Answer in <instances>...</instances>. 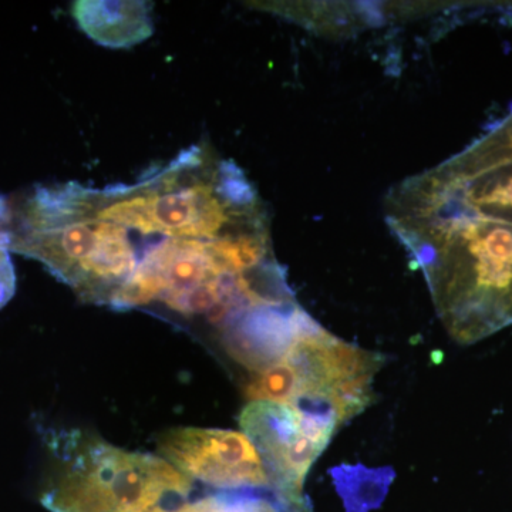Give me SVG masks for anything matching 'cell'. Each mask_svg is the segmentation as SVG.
Listing matches in <instances>:
<instances>
[{
  "label": "cell",
  "instance_id": "cell-1",
  "mask_svg": "<svg viewBox=\"0 0 512 512\" xmlns=\"http://www.w3.org/2000/svg\"><path fill=\"white\" fill-rule=\"evenodd\" d=\"M386 220L451 338L471 345L512 325V225L400 205H386Z\"/></svg>",
  "mask_w": 512,
  "mask_h": 512
},
{
  "label": "cell",
  "instance_id": "cell-2",
  "mask_svg": "<svg viewBox=\"0 0 512 512\" xmlns=\"http://www.w3.org/2000/svg\"><path fill=\"white\" fill-rule=\"evenodd\" d=\"M192 491L190 477L164 458L86 440L43 493L50 512H148Z\"/></svg>",
  "mask_w": 512,
  "mask_h": 512
},
{
  "label": "cell",
  "instance_id": "cell-3",
  "mask_svg": "<svg viewBox=\"0 0 512 512\" xmlns=\"http://www.w3.org/2000/svg\"><path fill=\"white\" fill-rule=\"evenodd\" d=\"M386 202L512 225V158L485 156L468 147L446 163L402 181Z\"/></svg>",
  "mask_w": 512,
  "mask_h": 512
},
{
  "label": "cell",
  "instance_id": "cell-4",
  "mask_svg": "<svg viewBox=\"0 0 512 512\" xmlns=\"http://www.w3.org/2000/svg\"><path fill=\"white\" fill-rule=\"evenodd\" d=\"M158 450L185 476L211 487L227 491L271 488L258 450L239 431L168 430L158 439Z\"/></svg>",
  "mask_w": 512,
  "mask_h": 512
},
{
  "label": "cell",
  "instance_id": "cell-5",
  "mask_svg": "<svg viewBox=\"0 0 512 512\" xmlns=\"http://www.w3.org/2000/svg\"><path fill=\"white\" fill-rule=\"evenodd\" d=\"M239 424L264 461L271 490L285 505L305 503L303 484L322 448L302 429L295 407L274 402H251Z\"/></svg>",
  "mask_w": 512,
  "mask_h": 512
},
{
  "label": "cell",
  "instance_id": "cell-6",
  "mask_svg": "<svg viewBox=\"0 0 512 512\" xmlns=\"http://www.w3.org/2000/svg\"><path fill=\"white\" fill-rule=\"evenodd\" d=\"M308 316L298 303L248 309L222 328L225 348L251 372H264L284 359Z\"/></svg>",
  "mask_w": 512,
  "mask_h": 512
},
{
  "label": "cell",
  "instance_id": "cell-7",
  "mask_svg": "<svg viewBox=\"0 0 512 512\" xmlns=\"http://www.w3.org/2000/svg\"><path fill=\"white\" fill-rule=\"evenodd\" d=\"M153 6L134 0H79L72 13L79 28L90 39L110 49H127L140 45L154 33Z\"/></svg>",
  "mask_w": 512,
  "mask_h": 512
},
{
  "label": "cell",
  "instance_id": "cell-8",
  "mask_svg": "<svg viewBox=\"0 0 512 512\" xmlns=\"http://www.w3.org/2000/svg\"><path fill=\"white\" fill-rule=\"evenodd\" d=\"M10 234L5 224L0 225V308L13 298L16 274L10 259Z\"/></svg>",
  "mask_w": 512,
  "mask_h": 512
},
{
  "label": "cell",
  "instance_id": "cell-9",
  "mask_svg": "<svg viewBox=\"0 0 512 512\" xmlns=\"http://www.w3.org/2000/svg\"><path fill=\"white\" fill-rule=\"evenodd\" d=\"M225 507H227V504H225L224 493L204 498V512H227V508Z\"/></svg>",
  "mask_w": 512,
  "mask_h": 512
},
{
  "label": "cell",
  "instance_id": "cell-10",
  "mask_svg": "<svg viewBox=\"0 0 512 512\" xmlns=\"http://www.w3.org/2000/svg\"><path fill=\"white\" fill-rule=\"evenodd\" d=\"M9 212L8 202L0 197V225L5 224V222L8 221Z\"/></svg>",
  "mask_w": 512,
  "mask_h": 512
},
{
  "label": "cell",
  "instance_id": "cell-11",
  "mask_svg": "<svg viewBox=\"0 0 512 512\" xmlns=\"http://www.w3.org/2000/svg\"><path fill=\"white\" fill-rule=\"evenodd\" d=\"M285 507L288 512H311L309 511L308 505H306V501L302 504L285 505Z\"/></svg>",
  "mask_w": 512,
  "mask_h": 512
}]
</instances>
